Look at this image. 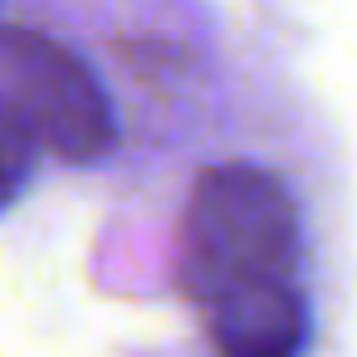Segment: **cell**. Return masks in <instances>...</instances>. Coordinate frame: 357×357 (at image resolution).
I'll list each match as a JSON object with an SVG mask.
<instances>
[{
	"label": "cell",
	"mask_w": 357,
	"mask_h": 357,
	"mask_svg": "<svg viewBox=\"0 0 357 357\" xmlns=\"http://www.w3.org/2000/svg\"><path fill=\"white\" fill-rule=\"evenodd\" d=\"M211 342L220 357H298L308 308L289 279H259L211 303Z\"/></svg>",
	"instance_id": "3"
},
{
	"label": "cell",
	"mask_w": 357,
	"mask_h": 357,
	"mask_svg": "<svg viewBox=\"0 0 357 357\" xmlns=\"http://www.w3.org/2000/svg\"><path fill=\"white\" fill-rule=\"evenodd\" d=\"M0 123L69 162L103 157L118 132L84 59L30 25H0Z\"/></svg>",
	"instance_id": "2"
},
{
	"label": "cell",
	"mask_w": 357,
	"mask_h": 357,
	"mask_svg": "<svg viewBox=\"0 0 357 357\" xmlns=\"http://www.w3.org/2000/svg\"><path fill=\"white\" fill-rule=\"evenodd\" d=\"M298 264V206L289 186L255 162L206 167L176 230V274L186 298L215 303L259 279H289Z\"/></svg>",
	"instance_id": "1"
},
{
	"label": "cell",
	"mask_w": 357,
	"mask_h": 357,
	"mask_svg": "<svg viewBox=\"0 0 357 357\" xmlns=\"http://www.w3.org/2000/svg\"><path fill=\"white\" fill-rule=\"evenodd\" d=\"M30 152L35 147L10 123H0V211L25 191V181H30Z\"/></svg>",
	"instance_id": "4"
}]
</instances>
